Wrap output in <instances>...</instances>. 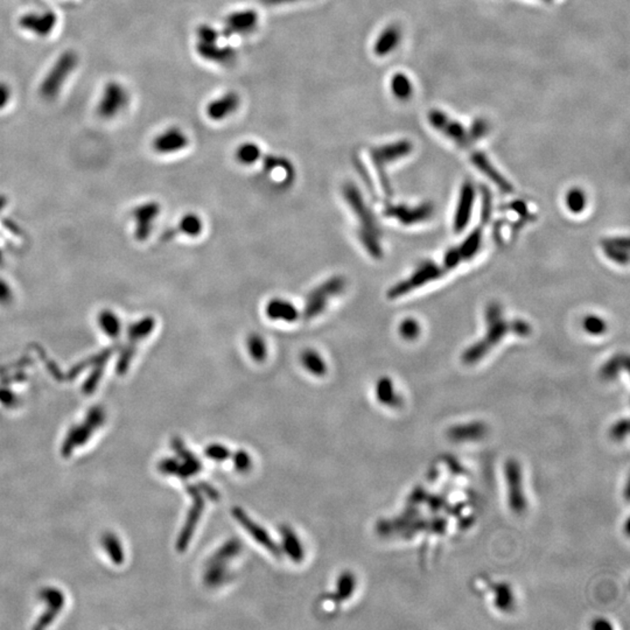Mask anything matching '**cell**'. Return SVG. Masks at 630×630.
<instances>
[{"label":"cell","instance_id":"cell-1","mask_svg":"<svg viewBox=\"0 0 630 630\" xmlns=\"http://www.w3.org/2000/svg\"><path fill=\"white\" fill-rule=\"evenodd\" d=\"M533 331L531 324L522 319H505V312L498 303H491L486 308V333L484 338L470 345L463 352L461 359L467 366H473L482 361L505 336L514 334L521 338L529 336Z\"/></svg>","mask_w":630,"mask_h":630},{"label":"cell","instance_id":"cell-2","mask_svg":"<svg viewBox=\"0 0 630 630\" xmlns=\"http://www.w3.org/2000/svg\"><path fill=\"white\" fill-rule=\"evenodd\" d=\"M342 193L345 203L352 208L359 222V242L371 257L381 259L383 257V247L381 243L382 231L376 216L367 205L361 191L352 182H347L342 189Z\"/></svg>","mask_w":630,"mask_h":630},{"label":"cell","instance_id":"cell-3","mask_svg":"<svg viewBox=\"0 0 630 630\" xmlns=\"http://www.w3.org/2000/svg\"><path fill=\"white\" fill-rule=\"evenodd\" d=\"M80 59L75 50H66L56 59L48 73L39 85V95L45 101L52 102L59 96L70 75L78 66Z\"/></svg>","mask_w":630,"mask_h":630},{"label":"cell","instance_id":"cell-4","mask_svg":"<svg viewBox=\"0 0 630 630\" xmlns=\"http://www.w3.org/2000/svg\"><path fill=\"white\" fill-rule=\"evenodd\" d=\"M347 287V280L343 275H333L326 279L320 285L312 289L306 298L303 315L305 320H312L324 313L329 301L341 296Z\"/></svg>","mask_w":630,"mask_h":630},{"label":"cell","instance_id":"cell-5","mask_svg":"<svg viewBox=\"0 0 630 630\" xmlns=\"http://www.w3.org/2000/svg\"><path fill=\"white\" fill-rule=\"evenodd\" d=\"M411 144L403 140V142H398V143L375 147L370 152L374 166L376 168L377 174H378V179H380L381 189H382L384 196H387V198H391V196H394V192H392L390 180L388 178L385 167L391 163H394V161L408 156L411 152Z\"/></svg>","mask_w":630,"mask_h":630},{"label":"cell","instance_id":"cell-6","mask_svg":"<svg viewBox=\"0 0 630 630\" xmlns=\"http://www.w3.org/2000/svg\"><path fill=\"white\" fill-rule=\"evenodd\" d=\"M484 226L486 223L480 221V226H477L473 233L466 237V240L446 252L441 264H438L442 275L458 268L460 264L473 259L474 256L479 254L484 242Z\"/></svg>","mask_w":630,"mask_h":630},{"label":"cell","instance_id":"cell-7","mask_svg":"<svg viewBox=\"0 0 630 630\" xmlns=\"http://www.w3.org/2000/svg\"><path fill=\"white\" fill-rule=\"evenodd\" d=\"M129 103L130 93L128 88L118 81H110L103 88L96 111L102 119L111 121L125 111Z\"/></svg>","mask_w":630,"mask_h":630},{"label":"cell","instance_id":"cell-8","mask_svg":"<svg viewBox=\"0 0 630 630\" xmlns=\"http://www.w3.org/2000/svg\"><path fill=\"white\" fill-rule=\"evenodd\" d=\"M22 31L38 38H47L52 34L57 25V15L52 10L31 11L22 14L18 20Z\"/></svg>","mask_w":630,"mask_h":630},{"label":"cell","instance_id":"cell-9","mask_svg":"<svg viewBox=\"0 0 630 630\" xmlns=\"http://www.w3.org/2000/svg\"><path fill=\"white\" fill-rule=\"evenodd\" d=\"M384 216L395 219L405 226H413L431 219L434 214V206L431 203H423L418 206L408 205H388L383 210Z\"/></svg>","mask_w":630,"mask_h":630},{"label":"cell","instance_id":"cell-10","mask_svg":"<svg viewBox=\"0 0 630 630\" xmlns=\"http://www.w3.org/2000/svg\"><path fill=\"white\" fill-rule=\"evenodd\" d=\"M259 24V14L252 8L235 11L233 13L228 14L224 22L221 34L226 38H231L235 35H247L258 27Z\"/></svg>","mask_w":630,"mask_h":630},{"label":"cell","instance_id":"cell-11","mask_svg":"<svg viewBox=\"0 0 630 630\" xmlns=\"http://www.w3.org/2000/svg\"><path fill=\"white\" fill-rule=\"evenodd\" d=\"M189 145L187 133L178 126H171L161 131L152 140V149L156 153L161 156L178 153L180 151L185 150Z\"/></svg>","mask_w":630,"mask_h":630},{"label":"cell","instance_id":"cell-12","mask_svg":"<svg viewBox=\"0 0 630 630\" xmlns=\"http://www.w3.org/2000/svg\"><path fill=\"white\" fill-rule=\"evenodd\" d=\"M477 198V191L470 182H463L460 189L459 199L454 214L453 229L456 233H461L470 224V216L473 214L474 203Z\"/></svg>","mask_w":630,"mask_h":630},{"label":"cell","instance_id":"cell-13","mask_svg":"<svg viewBox=\"0 0 630 630\" xmlns=\"http://www.w3.org/2000/svg\"><path fill=\"white\" fill-rule=\"evenodd\" d=\"M240 103L242 100L240 95L235 91H228L208 102L205 112L208 119L212 122H222L240 109Z\"/></svg>","mask_w":630,"mask_h":630},{"label":"cell","instance_id":"cell-14","mask_svg":"<svg viewBox=\"0 0 630 630\" xmlns=\"http://www.w3.org/2000/svg\"><path fill=\"white\" fill-rule=\"evenodd\" d=\"M196 52L203 60L219 66L229 67L236 62L237 50L231 46L219 45L216 42H196Z\"/></svg>","mask_w":630,"mask_h":630},{"label":"cell","instance_id":"cell-15","mask_svg":"<svg viewBox=\"0 0 630 630\" xmlns=\"http://www.w3.org/2000/svg\"><path fill=\"white\" fill-rule=\"evenodd\" d=\"M263 168L272 179L280 182L282 186H291L296 180V168L286 157L268 154L263 158Z\"/></svg>","mask_w":630,"mask_h":630},{"label":"cell","instance_id":"cell-16","mask_svg":"<svg viewBox=\"0 0 630 630\" xmlns=\"http://www.w3.org/2000/svg\"><path fill=\"white\" fill-rule=\"evenodd\" d=\"M265 315L272 321H282L293 324L300 317V312L294 303L284 298H273L266 303Z\"/></svg>","mask_w":630,"mask_h":630},{"label":"cell","instance_id":"cell-17","mask_svg":"<svg viewBox=\"0 0 630 630\" xmlns=\"http://www.w3.org/2000/svg\"><path fill=\"white\" fill-rule=\"evenodd\" d=\"M233 512L235 519L244 526V529L247 530V533H250L251 536L254 537V540H257L258 543L261 544L263 547H266V549H268L270 552H272V554H277V556L280 554V550H279L278 547H275V543L272 542L268 533L264 531L261 526L256 524L249 516H247V514H245L242 509L235 508L233 509Z\"/></svg>","mask_w":630,"mask_h":630},{"label":"cell","instance_id":"cell-18","mask_svg":"<svg viewBox=\"0 0 630 630\" xmlns=\"http://www.w3.org/2000/svg\"><path fill=\"white\" fill-rule=\"evenodd\" d=\"M603 254L610 261L620 265H627L629 261V240L627 237H612L601 240Z\"/></svg>","mask_w":630,"mask_h":630},{"label":"cell","instance_id":"cell-19","mask_svg":"<svg viewBox=\"0 0 630 630\" xmlns=\"http://www.w3.org/2000/svg\"><path fill=\"white\" fill-rule=\"evenodd\" d=\"M160 214V206L157 203H145L135 212L137 219V237L139 240H146L152 230V224Z\"/></svg>","mask_w":630,"mask_h":630},{"label":"cell","instance_id":"cell-20","mask_svg":"<svg viewBox=\"0 0 630 630\" xmlns=\"http://www.w3.org/2000/svg\"><path fill=\"white\" fill-rule=\"evenodd\" d=\"M300 362L303 364L306 371L312 374L314 376H324L327 374V363L324 361V357L321 356L320 352H317L315 349L307 348L300 354Z\"/></svg>","mask_w":630,"mask_h":630},{"label":"cell","instance_id":"cell-21","mask_svg":"<svg viewBox=\"0 0 630 630\" xmlns=\"http://www.w3.org/2000/svg\"><path fill=\"white\" fill-rule=\"evenodd\" d=\"M401 38V32L396 26H390L381 33L374 45V52L378 56H385L390 54L391 50L398 45Z\"/></svg>","mask_w":630,"mask_h":630},{"label":"cell","instance_id":"cell-22","mask_svg":"<svg viewBox=\"0 0 630 630\" xmlns=\"http://www.w3.org/2000/svg\"><path fill=\"white\" fill-rule=\"evenodd\" d=\"M189 493L193 494L196 500H194V508L192 510V515L189 516V521H187V524H186L185 530H184L182 536L180 537V542H179V549L180 550H184L187 547L189 538H191L189 536H191V533H193V530L196 529V523L199 521L200 515H201L203 509V498H199V494L196 493V491L193 489L192 491H189Z\"/></svg>","mask_w":630,"mask_h":630},{"label":"cell","instance_id":"cell-23","mask_svg":"<svg viewBox=\"0 0 630 630\" xmlns=\"http://www.w3.org/2000/svg\"><path fill=\"white\" fill-rule=\"evenodd\" d=\"M261 147L252 142L240 144L235 150V159L243 166H252L261 158Z\"/></svg>","mask_w":630,"mask_h":630},{"label":"cell","instance_id":"cell-24","mask_svg":"<svg viewBox=\"0 0 630 630\" xmlns=\"http://www.w3.org/2000/svg\"><path fill=\"white\" fill-rule=\"evenodd\" d=\"M247 349L251 359L254 362L263 363L268 359V343L259 333H251L247 335Z\"/></svg>","mask_w":630,"mask_h":630},{"label":"cell","instance_id":"cell-25","mask_svg":"<svg viewBox=\"0 0 630 630\" xmlns=\"http://www.w3.org/2000/svg\"><path fill=\"white\" fill-rule=\"evenodd\" d=\"M175 231L177 233H184L189 237L200 236L203 231V219L196 212H189L182 216Z\"/></svg>","mask_w":630,"mask_h":630},{"label":"cell","instance_id":"cell-26","mask_svg":"<svg viewBox=\"0 0 630 630\" xmlns=\"http://www.w3.org/2000/svg\"><path fill=\"white\" fill-rule=\"evenodd\" d=\"M587 206L586 193L580 189H572L566 196V207L572 214H582Z\"/></svg>","mask_w":630,"mask_h":630},{"label":"cell","instance_id":"cell-27","mask_svg":"<svg viewBox=\"0 0 630 630\" xmlns=\"http://www.w3.org/2000/svg\"><path fill=\"white\" fill-rule=\"evenodd\" d=\"M582 327L587 334L592 335V336H600L606 333L608 326L603 317H598V315H589L582 322Z\"/></svg>","mask_w":630,"mask_h":630},{"label":"cell","instance_id":"cell-28","mask_svg":"<svg viewBox=\"0 0 630 630\" xmlns=\"http://www.w3.org/2000/svg\"><path fill=\"white\" fill-rule=\"evenodd\" d=\"M420 331V324H418V321L412 317L405 319L399 324V334L406 341H413L416 338H418Z\"/></svg>","mask_w":630,"mask_h":630},{"label":"cell","instance_id":"cell-29","mask_svg":"<svg viewBox=\"0 0 630 630\" xmlns=\"http://www.w3.org/2000/svg\"><path fill=\"white\" fill-rule=\"evenodd\" d=\"M376 395L377 397L380 398V401L383 402V403H391V401H394L396 397H394V384H392V382L387 377L381 378L377 382Z\"/></svg>","mask_w":630,"mask_h":630},{"label":"cell","instance_id":"cell-30","mask_svg":"<svg viewBox=\"0 0 630 630\" xmlns=\"http://www.w3.org/2000/svg\"><path fill=\"white\" fill-rule=\"evenodd\" d=\"M391 90H392L396 97H408L410 91H411L408 78L404 75H402V74L395 75L392 77V81H391Z\"/></svg>","mask_w":630,"mask_h":630},{"label":"cell","instance_id":"cell-31","mask_svg":"<svg viewBox=\"0 0 630 630\" xmlns=\"http://www.w3.org/2000/svg\"><path fill=\"white\" fill-rule=\"evenodd\" d=\"M624 363H628L627 356H615V357L610 359V361L605 364L603 369L601 370V375H603L605 378H612V377L617 376V374L620 373V368H622V364H624Z\"/></svg>","mask_w":630,"mask_h":630},{"label":"cell","instance_id":"cell-32","mask_svg":"<svg viewBox=\"0 0 630 630\" xmlns=\"http://www.w3.org/2000/svg\"><path fill=\"white\" fill-rule=\"evenodd\" d=\"M221 32L217 31L212 25H200L196 29V42H216L219 41Z\"/></svg>","mask_w":630,"mask_h":630},{"label":"cell","instance_id":"cell-33","mask_svg":"<svg viewBox=\"0 0 630 630\" xmlns=\"http://www.w3.org/2000/svg\"><path fill=\"white\" fill-rule=\"evenodd\" d=\"M338 593H341V599L348 598L352 594V589H354V579L352 575H343L338 582Z\"/></svg>","mask_w":630,"mask_h":630},{"label":"cell","instance_id":"cell-34","mask_svg":"<svg viewBox=\"0 0 630 630\" xmlns=\"http://www.w3.org/2000/svg\"><path fill=\"white\" fill-rule=\"evenodd\" d=\"M12 98V89L6 82L0 81V111L6 109Z\"/></svg>","mask_w":630,"mask_h":630},{"label":"cell","instance_id":"cell-35","mask_svg":"<svg viewBox=\"0 0 630 630\" xmlns=\"http://www.w3.org/2000/svg\"><path fill=\"white\" fill-rule=\"evenodd\" d=\"M206 456L210 459L224 460L228 458V451L223 446L212 445L206 449Z\"/></svg>","mask_w":630,"mask_h":630},{"label":"cell","instance_id":"cell-36","mask_svg":"<svg viewBox=\"0 0 630 630\" xmlns=\"http://www.w3.org/2000/svg\"><path fill=\"white\" fill-rule=\"evenodd\" d=\"M235 465H236L237 470H249V467L251 465L250 458H249L247 454H245V452H240L235 458Z\"/></svg>","mask_w":630,"mask_h":630},{"label":"cell","instance_id":"cell-37","mask_svg":"<svg viewBox=\"0 0 630 630\" xmlns=\"http://www.w3.org/2000/svg\"><path fill=\"white\" fill-rule=\"evenodd\" d=\"M265 6H280V5H287V4L296 3L300 0H261Z\"/></svg>","mask_w":630,"mask_h":630}]
</instances>
